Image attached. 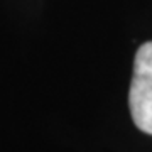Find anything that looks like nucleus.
Segmentation results:
<instances>
[{"instance_id": "f257e3e1", "label": "nucleus", "mask_w": 152, "mask_h": 152, "mask_svg": "<svg viewBox=\"0 0 152 152\" xmlns=\"http://www.w3.org/2000/svg\"><path fill=\"white\" fill-rule=\"evenodd\" d=\"M129 107L134 124L152 135V42L142 44L135 54Z\"/></svg>"}]
</instances>
